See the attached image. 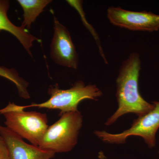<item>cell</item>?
Listing matches in <instances>:
<instances>
[{"instance_id": "9c48e42d", "label": "cell", "mask_w": 159, "mask_h": 159, "mask_svg": "<svg viewBox=\"0 0 159 159\" xmlns=\"http://www.w3.org/2000/svg\"><path fill=\"white\" fill-rule=\"evenodd\" d=\"M9 8V1L0 0V31H7L14 35L28 53L32 56L30 48L32 46L33 42L39 41V40L29 33L27 29L22 26H16L11 22L7 16Z\"/></svg>"}, {"instance_id": "8fae6325", "label": "cell", "mask_w": 159, "mask_h": 159, "mask_svg": "<svg viewBox=\"0 0 159 159\" xmlns=\"http://www.w3.org/2000/svg\"><path fill=\"white\" fill-rule=\"evenodd\" d=\"M0 76L9 80L15 84L20 97L25 99L30 98L27 89L29 86V83L20 77L16 70L7 68L5 66H0Z\"/></svg>"}, {"instance_id": "30bf717a", "label": "cell", "mask_w": 159, "mask_h": 159, "mask_svg": "<svg viewBox=\"0 0 159 159\" xmlns=\"http://www.w3.org/2000/svg\"><path fill=\"white\" fill-rule=\"evenodd\" d=\"M24 11V20L22 27L30 29L31 24L43 11L44 9L52 2L51 0H18Z\"/></svg>"}, {"instance_id": "4fadbf2b", "label": "cell", "mask_w": 159, "mask_h": 159, "mask_svg": "<svg viewBox=\"0 0 159 159\" xmlns=\"http://www.w3.org/2000/svg\"><path fill=\"white\" fill-rule=\"evenodd\" d=\"M0 159H10L9 150L6 142L0 135Z\"/></svg>"}, {"instance_id": "5bb4252c", "label": "cell", "mask_w": 159, "mask_h": 159, "mask_svg": "<svg viewBox=\"0 0 159 159\" xmlns=\"http://www.w3.org/2000/svg\"><path fill=\"white\" fill-rule=\"evenodd\" d=\"M158 153H159V151H158Z\"/></svg>"}, {"instance_id": "8992f818", "label": "cell", "mask_w": 159, "mask_h": 159, "mask_svg": "<svg viewBox=\"0 0 159 159\" xmlns=\"http://www.w3.org/2000/svg\"><path fill=\"white\" fill-rule=\"evenodd\" d=\"M107 17L114 26L131 31L153 32L159 30V15L149 11H129L111 6Z\"/></svg>"}, {"instance_id": "7c38bea8", "label": "cell", "mask_w": 159, "mask_h": 159, "mask_svg": "<svg viewBox=\"0 0 159 159\" xmlns=\"http://www.w3.org/2000/svg\"><path fill=\"white\" fill-rule=\"evenodd\" d=\"M66 2L70 6L73 7L78 11L80 17H81V20H82L84 25L85 26L86 28L88 29L89 31H90V32L93 37L94 39L96 41V43H97V47H98V49H99V54H100L102 59H103V61L106 64H108V61H107V59L105 57V54H104V52H103V50H102L101 42H100V39H99L98 34L96 31H95L94 28H93V26H91L89 24L88 22L87 21L86 19L85 13L84 11L82 8V1H79V0H78V1L68 0V1H67Z\"/></svg>"}, {"instance_id": "7a4b0ae2", "label": "cell", "mask_w": 159, "mask_h": 159, "mask_svg": "<svg viewBox=\"0 0 159 159\" xmlns=\"http://www.w3.org/2000/svg\"><path fill=\"white\" fill-rule=\"evenodd\" d=\"M0 115L5 117L7 128L38 147L49 127L46 114L25 111L22 106L14 102L0 109Z\"/></svg>"}, {"instance_id": "5b68a950", "label": "cell", "mask_w": 159, "mask_h": 159, "mask_svg": "<svg viewBox=\"0 0 159 159\" xmlns=\"http://www.w3.org/2000/svg\"><path fill=\"white\" fill-rule=\"evenodd\" d=\"M152 110L134 120L130 128L119 134H111L105 130H95L94 134L102 142L111 144H124L129 137L136 136L144 139L149 148L156 145V134L159 129V101H152Z\"/></svg>"}, {"instance_id": "3957f363", "label": "cell", "mask_w": 159, "mask_h": 159, "mask_svg": "<svg viewBox=\"0 0 159 159\" xmlns=\"http://www.w3.org/2000/svg\"><path fill=\"white\" fill-rule=\"evenodd\" d=\"M60 118L49 126L39 147L56 153L71 151L78 141L83 125V116L79 111L60 115Z\"/></svg>"}, {"instance_id": "ba28073f", "label": "cell", "mask_w": 159, "mask_h": 159, "mask_svg": "<svg viewBox=\"0 0 159 159\" xmlns=\"http://www.w3.org/2000/svg\"><path fill=\"white\" fill-rule=\"evenodd\" d=\"M0 135L6 142L10 159H51L55 156L53 152L28 144L6 126H0Z\"/></svg>"}, {"instance_id": "6da1fadb", "label": "cell", "mask_w": 159, "mask_h": 159, "mask_svg": "<svg viewBox=\"0 0 159 159\" xmlns=\"http://www.w3.org/2000/svg\"><path fill=\"white\" fill-rule=\"evenodd\" d=\"M141 69L140 55L136 52L131 53L122 62L116 80L118 108L105 122L107 126L111 125L125 114L133 113L141 117L153 109V103L146 101L139 92Z\"/></svg>"}, {"instance_id": "9a60e30c", "label": "cell", "mask_w": 159, "mask_h": 159, "mask_svg": "<svg viewBox=\"0 0 159 159\" xmlns=\"http://www.w3.org/2000/svg\"><path fill=\"white\" fill-rule=\"evenodd\" d=\"M0 126H1V125H0Z\"/></svg>"}, {"instance_id": "52a82bcc", "label": "cell", "mask_w": 159, "mask_h": 159, "mask_svg": "<svg viewBox=\"0 0 159 159\" xmlns=\"http://www.w3.org/2000/svg\"><path fill=\"white\" fill-rule=\"evenodd\" d=\"M51 55L57 64L77 69L78 54L68 29L54 17V34L51 46Z\"/></svg>"}, {"instance_id": "277c9868", "label": "cell", "mask_w": 159, "mask_h": 159, "mask_svg": "<svg viewBox=\"0 0 159 159\" xmlns=\"http://www.w3.org/2000/svg\"><path fill=\"white\" fill-rule=\"evenodd\" d=\"M48 93L51 97L45 102L22 106V107L24 109L38 107L58 110L61 111L60 115L68 112L78 111V106L82 100L90 99L97 101L102 95V91L96 84L86 85L81 80L75 83L68 89H59L57 84L51 86L49 88Z\"/></svg>"}]
</instances>
